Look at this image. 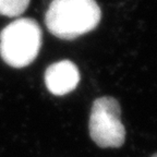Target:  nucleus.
I'll use <instances>...</instances> for the list:
<instances>
[{"label":"nucleus","mask_w":157,"mask_h":157,"mask_svg":"<svg viewBox=\"0 0 157 157\" xmlns=\"http://www.w3.org/2000/svg\"><path fill=\"white\" fill-rule=\"evenodd\" d=\"M153 157H157V154H155V155H154V156H153Z\"/></svg>","instance_id":"423d86ee"},{"label":"nucleus","mask_w":157,"mask_h":157,"mask_svg":"<svg viewBox=\"0 0 157 157\" xmlns=\"http://www.w3.org/2000/svg\"><path fill=\"white\" fill-rule=\"evenodd\" d=\"M90 134L101 147H119L124 143L125 130L120 119V106L115 98L105 96L93 103Z\"/></svg>","instance_id":"7ed1b4c3"},{"label":"nucleus","mask_w":157,"mask_h":157,"mask_svg":"<svg viewBox=\"0 0 157 157\" xmlns=\"http://www.w3.org/2000/svg\"><path fill=\"white\" fill-rule=\"evenodd\" d=\"M42 46V29L36 21L17 19L0 34V56L13 68H24L35 60Z\"/></svg>","instance_id":"f03ea898"},{"label":"nucleus","mask_w":157,"mask_h":157,"mask_svg":"<svg viewBox=\"0 0 157 157\" xmlns=\"http://www.w3.org/2000/svg\"><path fill=\"white\" fill-rule=\"evenodd\" d=\"M29 5V0H0V14L9 17H20Z\"/></svg>","instance_id":"39448f33"},{"label":"nucleus","mask_w":157,"mask_h":157,"mask_svg":"<svg viewBox=\"0 0 157 157\" xmlns=\"http://www.w3.org/2000/svg\"><path fill=\"white\" fill-rule=\"evenodd\" d=\"M80 82V72L70 60H62L48 67L45 73V84L48 91L57 96L70 93Z\"/></svg>","instance_id":"20e7f679"},{"label":"nucleus","mask_w":157,"mask_h":157,"mask_svg":"<svg viewBox=\"0 0 157 157\" xmlns=\"http://www.w3.org/2000/svg\"><path fill=\"white\" fill-rule=\"evenodd\" d=\"M101 12L95 0H52L46 12V26L61 39H74L96 29Z\"/></svg>","instance_id":"f257e3e1"}]
</instances>
